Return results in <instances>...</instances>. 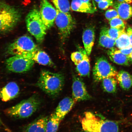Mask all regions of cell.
<instances>
[{
	"label": "cell",
	"mask_w": 132,
	"mask_h": 132,
	"mask_svg": "<svg viewBox=\"0 0 132 132\" xmlns=\"http://www.w3.org/2000/svg\"><path fill=\"white\" fill-rule=\"evenodd\" d=\"M103 90L107 93H115L117 90V80L114 77H109L101 81Z\"/></svg>",
	"instance_id": "cell-23"
},
{
	"label": "cell",
	"mask_w": 132,
	"mask_h": 132,
	"mask_svg": "<svg viewBox=\"0 0 132 132\" xmlns=\"http://www.w3.org/2000/svg\"><path fill=\"white\" fill-rule=\"evenodd\" d=\"M94 1L96 2L97 3H99L100 1H113V0H94Z\"/></svg>",
	"instance_id": "cell-38"
},
{
	"label": "cell",
	"mask_w": 132,
	"mask_h": 132,
	"mask_svg": "<svg viewBox=\"0 0 132 132\" xmlns=\"http://www.w3.org/2000/svg\"><path fill=\"white\" fill-rule=\"evenodd\" d=\"M37 49V46L32 38L28 36H24L10 44L7 52L13 56L21 55Z\"/></svg>",
	"instance_id": "cell-8"
},
{
	"label": "cell",
	"mask_w": 132,
	"mask_h": 132,
	"mask_svg": "<svg viewBox=\"0 0 132 132\" xmlns=\"http://www.w3.org/2000/svg\"><path fill=\"white\" fill-rule=\"evenodd\" d=\"M82 1L85 3H87L91 6H94L95 7H96L95 4L94 2V1L93 0H81Z\"/></svg>",
	"instance_id": "cell-34"
},
{
	"label": "cell",
	"mask_w": 132,
	"mask_h": 132,
	"mask_svg": "<svg viewBox=\"0 0 132 132\" xmlns=\"http://www.w3.org/2000/svg\"><path fill=\"white\" fill-rule=\"evenodd\" d=\"M115 44L119 49L128 47L131 46L129 37L127 33L124 31L115 41Z\"/></svg>",
	"instance_id": "cell-25"
},
{
	"label": "cell",
	"mask_w": 132,
	"mask_h": 132,
	"mask_svg": "<svg viewBox=\"0 0 132 132\" xmlns=\"http://www.w3.org/2000/svg\"><path fill=\"white\" fill-rule=\"evenodd\" d=\"M21 56L32 59L35 62L44 65L54 66V63L49 56L44 51L37 49Z\"/></svg>",
	"instance_id": "cell-13"
},
{
	"label": "cell",
	"mask_w": 132,
	"mask_h": 132,
	"mask_svg": "<svg viewBox=\"0 0 132 132\" xmlns=\"http://www.w3.org/2000/svg\"><path fill=\"white\" fill-rule=\"evenodd\" d=\"M105 16L106 19L109 20L114 18H120L117 11L114 9H110L107 10L105 12Z\"/></svg>",
	"instance_id": "cell-30"
},
{
	"label": "cell",
	"mask_w": 132,
	"mask_h": 132,
	"mask_svg": "<svg viewBox=\"0 0 132 132\" xmlns=\"http://www.w3.org/2000/svg\"><path fill=\"white\" fill-rule=\"evenodd\" d=\"M119 2L125 3L127 4H131L132 3V0H118Z\"/></svg>",
	"instance_id": "cell-35"
},
{
	"label": "cell",
	"mask_w": 132,
	"mask_h": 132,
	"mask_svg": "<svg viewBox=\"0 0 132 132\" xmlns=\"http://www.w3.org/2000/svg\"><path fill=\"white\" fill-rule=\"evenodd\" d=\"M109 23L111 28L125 30L126 23L120 18H114L110 20Z\"/></svg>",
	"instance_id": "cell-27"
},
{
	"label": "cell",
	"mask_w": 132,
	"mask_h": 132,
	"mask_svg": "<svg viewBox=\"0 0 132 132\" xmlns=\"http://www.w3.org/2000/svg\"><path fill=\"white\" fill-rule=\"evenodd\" d=\"M128 57L129 59L130 63H132V52L131 54L128 56Z\"/></svg>",
	"instance_id": "cell-37"
},
{
	"label": "cell",
	"mask_w": 132,
	"mask_h": 132,
	"mask_svg": "<svg viewBox=\"0 0 132 132\" xmlns=\"http://www.w3.org/2000/svg\"><path fill=\"white\" fill-rule=\"evenodd\" d=\"M108 29L106 27L102 28L99 38V44L102 47L110 49L114 47L116 40L109 36L107 33Z\"/></svg>",
	"instance_id": "cell-22"
},
{
	"label": "cell",
	"mask_w": 132,
	"mask_h": 132,
	"mask_svg": "<svg viewBox=\"0 0 132 132\" xmlns=\"http://www.w3.org/2000/svg\"><path fill=\"white\" fill-rule=\"evenodd\" d=\"M56 9L64 13H68L70 9L68 0H51Z\"/></svg>",
	"instance_id": "cell-26"
},
{
	"label": "cell",
	"mask_w": 132,
	"mask_h": 132,
	"mask_svg": "<svg viewBox=\"0 0 132 132\" xmlns=\"http://www.w3.org/2000/svg\"><path fill=\"white\" fill-rule=\"evenodd\" d=\"M125 31L116 28L111 27L110 29H108L107 33L109 36L112 39L116 40L120 37L122 33Z\"/></svg>",
	"instance_id": "cell-29"
},
{
	"label": "cell",
	"mask_w": 132,
	"mask_h": 132,
	"mask_svg": "<svg viewBox=\"0 0 132 132\" xmlns=\"http://www.w3.org/2000/svg\"><path fill=\"white\" fill-rule=\"evenodd\" d=\"M120 17L126 20L132 16V7L127 3L116 2L113 4Z\"/></svg>",
	"instance_id": "cell-20"
},
{
	"label": "cell",
	"mask_w": 132,
	"mask_h": 132,
	"mask_svg": "<svg viewBox=\"0 0 132 132\" xmlns=\"http://www.w3.org/2000/svg\"><path fill=\"white\" fill-rule=\"evenodd\" d=\"M35 62L21 55H14L6 59V68L10 72L21 73L28 71L32 68Z\"/></svg>",
	"instance_id": "cell-9"
},
{
	"label": "cell",
	"mask_w": 132,
	"mask_h": 132,
	"mask_svg": "<svg viewBox=\"0 0 132 132\" xmlns=\"http://www.w3.org/2000/svg\"><path fill=\"white\" fill-rule=\"evenodd\" d=\"M127 34L129 37L130 44L132 46V29L131 27H129L127 29Z\"/></svg>",
	"instance_id": "cell-33"
},
{
	"label": "cell",
	"mask_w": 132,
	"mask_h": 132,
	"mask_svg": "<svg viewBox=\"0 0 132 132\" xmlns=\"http://www.w3.org/2000/svg\"><path fill=\"white\" fill-rule=\"evenodd\" d=\"M118 72L114 67L105 58L99 57L97 59L93 70V77L95 82H99L103 79L116 77Z\"/></svg>",
	"instance_id": "cell-7"
},
{
	"label": "cell",
	"mask_w": 132,
	"mask_h": 132,
	"mask_svg": "<svg viewBox=\"0 0 132 132\" xmlns=\"http://www.w3.org/2000/svg\"><path fill=\"white\" fill-rule=\"evenodd\" d=\"M120 50L122 53L128 57L132 52V46L131 45L126 48L120 49Z\"/></svg>",
	"instance_id": "cell-32"
},
{
	"label": "cell",
	"mask_w": 132,
	"mask_h": 132,
	"mask_svg": "<svg viewBox=\"0 0 132 132\" xmlns=\"http://www.w3.org/2000/svg\"><path fill=\"white\" fill-rule=\"evenodd\" d=\"M71 7L72 11L90 14H93L97 10L96 7L84 3L81 0H72Z\"/></svg>",
	"instance_id": "cell-19"
},
{
	"label": "cell",
	"mask_w": 132,
	"mask_h": 132,
	"mask_svg": "<svg viewBox=\"0 0 132 132\" xmlns=\"http://www.w3.org/2000/svg\"><path fill=\"white\" fill-rule=\"evenodd\" d=\"M108 55L112 62L118 65H129L131 64L128 56L114 48L110 49L108 51Z\"/></svg>",
	"instance_id": "cell-17"
},
{
	"label": "cell",
	"mask_w": 132,
	"mask_h": 132,
	"mask_svg": "<svg viewBox=\"0 0 132 132\" xmlns=\"http://www.w3.org/2000/svg\"><path fill=\"white\" fill-rule=\"evenodd\" d=\"M64 82L65 78L62 74L43 70L40 72L37 86L44 93L54 97L61 91Z\"/></svg>",
	"instance_id": "cell-2"
},
{
	"label": "cell",
	"mask_w": 132,
	"mask_h": 132,
	"mask_svg": "<svg viewBox=\"0 0 132 132\" xmlns=\"http://www.w3.org/2000/svg\"><path fill=\"white\" fill-rule=\"evenodd\" d=\"M39 11L41 19L47 30L50 29L55 21L57 10L48 0H41Z\"/></svg>",
	"instance_id": "cell-10"
},
{
	"label": "cell",
	"mask_w": 132,
	"mask_h": 132,
	"mask_svg": "<svg viewBox=\"0 0 132 132\" xmlns=\"http://www.w3.org/2000/svg\"><path fill=\"white\" fill-rule=\"evenodd\" d=\"M84 59L82 61L77 65V71L80 76L89 77L90 75V65L89 59L85 50H83Z\"/></svg>",
	"instance_id": "cell-21"
},
{
	"label": "cell",
	"mask_w": 132,
	"mask_h": 132,
	"mask_svg": "<svg viewBox=\"0 0 132 132\" xmlns=\"http://www.w3.org/2000/svg\"><path fill=\"white\" fill-rule=\"evenodd\" d=\"M79 49V51L72 53L71 54V59L76 66L81 62L84 59V49L81 48Z\"/></svg>",
	"instance_id": "cell-28"
},
{
	"label": "cell",
	"mask_w": 132,
	"mask_h": 132,
	"mask_svg": "<svg viewBox=\"0 0 132 132\" xmlns=\"http://www.w3.org/2000/svg\"><path fill=\"white\" fill-rule=\"evenodd\" d=\"M57 11L55 23L59 31L61 40L63 43L68 38L75 27V21L70 13H64L57 10Z\"/></svg>",
	"instance_id": "cell-6"
},
{
	"label": "cell",
	"mask_w": 132,
	"mask_h": 132,
	"mask_svg": "<svg viewBox=\"0 0 132 132\" xmlns=\"http://www.w3.org/2000/svg\"><path fill=\"white\" fill-rule=\"evenodd\" d=\"M41 103L39 96L34 94L6 109L4 113L8 116L18 119L28 118L38 109Z\"/></svg>",
	"instance_id": "cell-3"
},
{
	"label": "cell",
	"mask_w": 132,
	"mask_h": 132,
	"mask_svg": "<svg viewBox=\"0 0 132 132\" xmlns=\"http://www.w3.org/2000/svg\"><path fill=\"white\" fill-rule=\"evenodd\" d=\"M26 21L28 31L38 43H42L47 29L41 19L39 10L37 8L31 10L26 16Z\"/></svg>",
	"instance_id": "cell-5"
},
{
	"label": "cell",
	"mask_w": 132,
	"mask_h": 132,
	"mask_svg": "<svg viewBox=\"0 0 132 132\" xmlns=\"http://www.w3.org/2000/svg\"><path fill=\"white\" fill-rule=\"evenodd\" d=\"M113 1H100L98 3V6L100 9L105 10L107 9L109 6L113 5Z\"/></svg>",
	"instance_id": "cell-31"
},
{
	"label": "cell",
	"mask_w": 132,
	"mask_h": 132,
	"mask_svg": "<svg viewBox=\"0 0 132 132\" xmlns=\"http://www.w3.org/2000/svg\"><path fill=\"white\" fill-rule=\"evenodd\" d=\"M20 88L18 84L14 82H9L0 91V98L6 102L16 98L19 95Z\"/></svg>",
	"instance_id": "cell-14"
},
{
	"label": "cell",
	"mask_w": 132,
	"mask_h": 132,
	"mask_svg": "<svg viewBox=\"0 0 132 132\" xmlns=\"http://www.w3.org/2000/svg\"><path fill=\"white\" fill-rule=\"evenodd\" d=\"M116 78L123 90H128L132 86V76L128 72L123 70L120 71L118 72Z\"/></svg>",
	"instance_id": "cell-18"
},
{
	"label": "cell",
	"mask_w": 132,
	"mask_h": 132,
	"mask_svg": "<svg viewBox=\"0 0 132 132\" xmlns=\"http://www.w3.org/2000/svg\"><path fill=\"white\" fill-rule=\"evenodd\" d=\"M19 9L3 1H0V32L11 31L21 19Z\"/></svg>",
	"instance_id": "cell-4"
},
{
	"label": "cell",
	"mask_w": 132,
	"mask_h": 132,
	"mask_svg": "<svg viewBox=\"0 0 132 132\" xmlns=\"http://www.w3.org/2000/svg\"><path fill=\"white\" fill-rule=\"evenodd\" d=\"M61 121L52 114L48 120L46 132H57Z\"/></svg>",
	"instance_id": "cell-24"
},
{
	"label": "cell",
	"mask_w": 132,
	"mask_h": 132,
	"mask_svg": "<svg viewBox=\"0 0 132 132\" xmlns=\"http://www.w3.org/2000/svg\"><path fill=\"white\" fill-rule=\"evenodd\" d=\"M3 123H2V122L1 118H0V127H1V125H3Z\"/></svg>",
	"instance_id": "cell-39"
},
{
	"label": "cell",
	"mask_w": 132,
	"mask_h": 132,
	"mask_svg": "<svg viewBox=\"0 0 132 132\" xmlns=\"http://www.w3.org/2000/svg\"><path fill=\"white\" fill-rule=\"evenodd\" d=\"M82 132H119L118 123L114 121L87 112L82 119Z\"/></svg>",
	"instance_id": "cell-1"
},
{
	"label": "cell",
	"mask_w": 132,
	"mask_h": 132,
	"mask_svg": "<svg viewBox=\"0 0 132 132\" xmlns=\"http://www.w3.org/2000/svg\"><path fill=\"white\" fill-rule=\"evenodd\" d=\"M95 38L94 28L90 26L84 30L82 35V42L85 50L88 56L91 53L94 44Z\"/></svg>",
	"instance_id": "cell-16"
},
{
	"label": "cell",
	"mask_w": 132,
	"mask_h": 132,
	"mask_svg": "<svg viewBox=\"0 0 132 132\" xmlns=\"http://www.w3.org/2000/svg\"><path fill=\"white\" fill-rule=\"evenodd\" d=\"M75 102L73 98L66 97L59 102L53 114L62 121L72 109Z\"/></svg>",
	"instance_id": "cell-12"
},
{
	"label": "cell",
	"mask_w": 132,
	"mask_h": 132,
	"mask_svg": "<svg viewBox=\"0 0 132 132\" xmlns=\"http://www.w3.org/2000/svg\"><path fill=\"white\" fill-rule=\"evenodd\" d=\"M3 126H4L5 129V130L7 132H13L11 129H10L9 128H7V127H6L3 124Z\"/></svg>",
	"instance_id": "cell-36"
},
{
	"label": "cell",
	"mask_w": 132,
	"mask_h": 132,
	"mask_svg": "<svg viewBox=\"0 0 132 132\" xmlns=\"http://www.w3.org/2000/svg\"><path fill=\"white\" fill-rule=\"evenodd\" d=\"M48 118L42 116L24 127V132H46Z\"/></svg>",
	"instance_id": "cell-15"
},
{
	"label": "cell",
	"mask_w": 132,
	"mask_h": 132,
	"mask_svg": "<svg viewBox=\"0 0 132 132\" xmlns=\"http://www.w3.org/2000/svg\"><path fill=\"white\" fill-rule=\"evenodd\" d=\"M72 89V98L76 102L88 100L91 98L83 80L77 76H73Z\"/></svg>",
	"instance_id": "cell-11"
}]
</instances>
